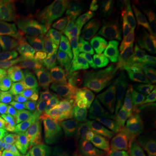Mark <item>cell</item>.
<instances>
[{
  "mask_svg": "<svg viewBox=\"0 0 156 156\" xmlns=\"http://www.w3.org/2000/svg\"><path fill=\"white\" fill-rule=\"evenodd\" d=\"M31 42L39 61L60 72L88 70L95 62L89 50L69 38L63 30L51 33L34 32Z\"/></svg>",
  "mask_w": 156,
  "mask_h": 156,
  "instance_id": "obj_2",
  "label": "cell"
},
{
  "mask_svg": "<svg viewBox=\"0 0 156 156\" xmlns=\"http://www.w3.org/2000/svg\"><path fill=\"white\" fill-rule=\"evenodd\" d=\"M44 63L36 61L29 47H21L0 40V71H18L33 79Z\"/></svg>",
  "mask_w": 156,
  "mask_h": 156,
  "instance_id": "obj_5",
  "label": "cell"
},
{
  "mask_svg": "<svg viewBox=\"0 0 156 156\" xmlns=\"http://www.w3.org/2000/svg\"><path fill=\"white\" fill-rule=\"evenodd\" d=\"M37 131L42 137H56L69 140L87 135L84 122L74 121L68 117L50 120L39 125Z\"/></svg>",
  "mask_w": 156,
  "mask_h": 156,
  "instance_id": "obj_9",
  "label": "cell"
},
{
  "mask_svg": "<svg viewBox=\"0 0 156 156\" xmlns=\"http://www.w3.org/2000/svg\"><path fill=\"white\" fill-rule=\"evenodd\" d=\"M37 108L32 101H23L0 105V122H17L33 116Z\"/></svg>",
  "mask_w": 156,
  "mask_h": 156,
  "instance_id": "obj_18",
  "label": "cell"
},
{
  "mask_svg": "<svg viewBox=\"0 0 156 156\" xmlns=\"http://www.w3.org/2000/svg\"><path fill=\"white\" fill-rule=\"evenodd\" d=\"M36 92L31 78L12 71H0V93L5 101L17 102L26 99Z\"/></svg>",
  "mask_w": 156,
  "mask_h": 156,
  "instance_id": "obj_8",
  "label": "cell"
},
{
  "mask_svg": "<svg viewBox=\"0 0 156 156\" xmlns=\"http://www.w3.org/2000/svg\"><path fill=\"white\" fill-rule=\"evenodd\" d=\"M75 156H102L100 144L88 135L69 140Z\"/></svg>",
  "mask_w": 156,
  "mask_h": 156,
  "instance_id": "obj_21",
  "label": "cell"
},
{
  "mask_svg": "<svg viewBox=\"0 0 156 156\" xmlns=\"http://www.w3.org/2000/svg\"><path fill=\"white\" fill-rule=\"evenodd\" d=\"M134 44L135 36L134 32L127 34L108 45L104 50V54L117 61L122 62L124 64L131 55Z\"/></svg>",
  "mask_w": 156,
  "mask_h": 156,
  "instance_id": "obj_19",
  "label": "cell"
},
{
  "mask_svg": "<svg viewBox=\"0 0 156 156\" xmlns=\"http://www.w3.org/2000/svg\"><path fill=\"white\" fill-rule=\"evenodd\" d=\"M48 155L47 156H73L67 147L61 141L56 139L50 140L47 143Z\"/></svg>",
  "mask_w": 156,
  "mask_h": 156,
  "instance_id": "obj_26",
  "label": "cell"
},
{
  "mask_svg": "<svg viewBox=\"0 0 156 156\" xmlns=\"http://www.w3.org/2000/svg\"><path fill=\"white\" fill-rule=\"evenodd\" d=\"M19 156H47L48 147L37 131L25 132L13 141Z\"/></svg>",
  "mask_w": 156,
  "mask_h": 156,
  "instance_id": "obj_14",
  "label": "cell"
},
{
  "mask_svg": "<svg viewBox=\"0 0 156 156\" xmlns=\"http://www.w3.org/2000/svg\"><path fill=\"white\" fill-rule=\"evenodd\" d=\"M139 5L134 0H111L78 23L73 34L96 60L106 43L124 32Z\"/></svg>",
  "mask_w": 156,
  "mask_h": 156,
  "instance_id": "obj_1",
  "label": "cell"
},
{
  "mask_svg": "<svg viewBox=\"0 0 156 156\" xmlns=\"http://www.w3.org/2000/svg\"><path fill=\"white\" fill-rule=\"evenodd\" d=\"M11 149H14L13 140L0 136V150H11Z\"/></svg>",
  "mask_w": 156,
  "mask_h": 156,
  "instance_id": "obj_28",
  "label": "cell"
},
{
  "mask_svg": "<svg viewBox=\"0 0 156 156\" xmlns=\"http://www.w3.org/2000/svg\"><path fill=\"white\" fill-rule=\"evenodd\" d=\"M134 156H156V143H148L140 147L134 152Z\"/></svg>",
  "mask_w": 156,
  "mask_h": 156,
  "instance_id": "obj_27",
  "label": "cell"
},
{
  "mask_svg": "<svg viewBox=\"0 0 156 156\" xmlns=\"http://www.w3.org/2000/svg\"><path fill=\"white\" fill-rule=\"evenodd\" d=\"M114 105L115 100L112 101L104 109L98 113H95V115L84 122L87 133L91 134L92 138L101 140L113 132L115 128L113 122Z\"/></svg>",
  "mask_w": 156,
  "mask_h": 156,
  "instance_id": "obj_13",
  "label": "cell"
},
{
  "mask_svg": "<svg viewBox=\"0 0 156 156\" xmlns=\"http://www.w3.org/2000/svg\"><path fill=\"white\" fill-rule=\"evenodd\" d=\"M118 100L134 108L141 118L146 115V108L139 83L133 73L123 69L118 94Z\"/></svg>",
  "mask_w": 156,
  "mask_h": 156,
  "instance_id": "obj_10",
  "label": "cell"
},
{
  "mask_svg": "<svg viewBox=\"0 0 156 156\" xmlns=\"http://www.w3.org/2000/svg\"><path fill=\"white\" fill-rule=\"evenodd\" d=\"M123 65V63H118L108 57L101 56L96 62L91 73L98 76L106 85L116 92L119 88Z\"/></svg>",
  "mask_w": 156,
  "mask_h": 156,
  "instance_id": "obj_15",
  "label": "cell"
},
{
  "mask_svg": "<svg viewBox=\"0 0 156 156\" xmlns=\"http://www.w3.org/2000/svg\"><path fill=\"white\" fill-rule=\"evenodd\" d=\"M50 76L70 102H88V70L73 73L53 70Z\"/></svg>",
  "mask_w": 156,
  "mask_h": 156,
  "instance_id": "obj_7",
  "label": "cell"
},
{
  "mask_svg": "<svg viewBox=\"0 0 156 156\" xmlns=\"http://www.w3.org/2000/svg\"><path fill=\"white\" fill-rule=\"evenodd\" d=\"M149 48L150 41L135 36V44L134 49L132 50L130 56L128 57V61L124 63V65H126L133 72V70L139 65L140 62L142 61L144 56L147 55Z\"/></svg>",
  "mask_w": 156,
  "mask_h": 156,
  "instance_id": "obj_22",
  "label": "cell"
},
{
  "mask_svg": "<svg viewBox=\"0 0 156 156\" xmlns=\"http://www.w3.org/2000/svg\"><path fill=\"white\" fill-rule=\"evenodd\" d=\"M11 150H12V149H11ZM9 151L11 150H0V156H5Z\"/></svg>",
  "mask_w": 156,
  "mask_h": 156,
  "instance_id": "obj_31",
  "label": "cell"
},
{
  "mask_svg": "<svg viewBox=\"0 0 156 156\" xmlns=\"http://www.w3.org/2000/svg\"><path fill=\"white\" fill-rule=\"evenodd\" d=\"M50 120L52 119L42 112L25 120L17 122H0V136L11 140L17 138L23 133L30 131V129L49 122Z\"/></svg>",
  "mask_w": 156,
  "mask_h": 156,
  "instance_id": "obj_16",
  "label": "cell"
},
{
  "mask_svg": "<svg viewBox=\"0 0 156 156\" xmlns=\"http://www.w3.org/2000/svg\"><path fill=\"white\" fill-rule=\"evenodd\" d=\"M116 92L110 89L98 76L89 73L88 76V103L95 108L98 113L104 109L112 101L115 100Z\"/></svg>",
  "mask_w": 156,
  "mask_h": 156,
  "instance_id": "obj_12",
  "label": "cell"
},
{
  "mask_svg": "<svg viewBox=\"0 0 156 156\" xmlns=\"http://www.w3.org/2000/svg\"><path fill=\"white\" fill-rule=\"evenodd\" d=\"M102 156H134L131 143L122 133L112 132L101 140Z\"/></svg>",
  "mask_w": 156,
  "mask_h": 156,
  "instance_id": "obj_17",
  "label": "cell"
},
{
  "mask_svg": "<svg viewBox=\"0 0 156 156\" xmlns=\"http://www.w3.org/2000/svg\"><path fill=\"white\" fill-rule=\"evenodd\" d=\"M36 84L34 100L44 114L50 119H62L68 116L70 101L56 87L45 66L32 79Z\"/></svg>",
  "mask_w": 156,
  "mask_h": 156,
  "instance_id": "obj_4",
  "label": "cell"
},
{
  "mask_svg": "<svg viewBox=\"0 0 156 156\" xmlns=\"http://www.w3.org/2000/svg\"><path fill=\"white\" fill-rule=\"evenodd\" d=\"M28 1H0V39L24 44L34 34Z\"/></svg>",
  "mask_w": 156,
  "mask_h": 156,
  "instance_id": "obj_3",
  "label": "cell"
},
{
  "mask_svg": "<svg viewBox=\"0 0 156 156\" xmlns=\"http://www.w3.org/2000/svg\"><path fill=\"white\" fill-rule=\"evenodd\" d=\"M131 28L135 36L150 41L156 34V2L139 5Z\"/></svg>",
  "mask_w": 156,
  "mask_h": 156,
  "instance_id": "obj_11",
  "label": "cell"
},
{
  "mask_svg": "<svg viewBox=\"0 0 156 156\" xmlns=\"http://www.w3.org/2000/svg\"><path fill=\"white\" fill-rule=\"evenodd\" d=\"M150 46L153 48V49H154V50H156V36L154 37V38L153 39V41L151 42Z\"/></svg>",
  "mask_w": 156,
  "mask_h": 156,
  "instance_id": "obj_30",
  "label": "cell"
},
{
  "mask_svg": "<svg viewBox=\"0 0 156 156\" xmlns=\"http://www.w3.org/2000/svg\"><path fill=\"white\" fill-rule=\"evenodd\" d=\"M5 156H19V155H18V154H17V152L15 151V149H12V150L9 151V152H8Z\"/></svg>",
  "mask_w": 156,
  "mask_h": 156,
  "instance_id": "obj_29",
  "label": "cell"
},
{
  "mask_svg": "<svg viewBox=\"0 0 156 156\" xmlns=\"http://www.w3.org/2000/svg\"><path fill=\"white\" fill-rule=\"evenodd\" d=\"M94 114V108L88 102H76L69 108L68 118L77 121L85 122Z\"/></svg>",
  "mask_w": 156,
  "mask_h": 156,
  "instance_id": "obj_24",
  "label": "cell"
},
{
  "mask_svg": "<svg viewBox=\"0 0 156 156\" xmlns=\"http://www.w3.org/2000/svg\"><path fill=\"white\" fill-rule=\"evenodd\" d=\"M154 141H156V115L151 119L145 120V122H143L142 134L140 140L138 148L146 144L153 143Z\"/></svg>",
  "mask_w": 156,
  "mask_h": 156,
  "instance_id": "obj_25",
  "label": "cell"
},
{
  "mask_svg": "<svg viewBox=\"0 0 156 156\" xmlns=\"http://www.w3.org/2000/svg\"><path fill=\"white\" fill-rule=\"evenodd\" d=\"M113 117L122 134L128 136L134 154L139 147L143 128V118L140 116L134 108L119 100L114 105Z\"/></svg>",
  "mask_w": 156,
  "mask_h": 156,
  "instance_id": "obj_6",
  "label": "cell"
},
{
  "mask_svg": "<svg viewBox=\"0 0 156 156\" xmlns=\"http://www.w3.org/2000/svg\"><path fill=\"white\" fill-rule=\"evenodd\" d=\"M2 103V96H1V94H0V104Z\"/></svg>",
  "mask_w": 156,
  "mask_h": 156,
  "instance_id": "obj_32",
  "label": "cell"
},
{
  "mask_svg": "<svg viewBox=\"0 0 156 156\" xmlns=\"http://www.w3.org/2000/svg\"><path fill=\"white\" fill-rule=\"evenodd\" d=\"M140 84V91L144 97V105L147 109L146 120L156 115V77L149 75L136 76Z\"/></svg>",
  "mask_w": 156,
  "mask_h": 156,
  "instance_id": "obj_20",
  "label": "cell"
},
{
  "mask_svg": "<svg viewBox=\"0 0 156 156\" xmlns=\"http://www.w3.org/2000/svg\"><path fill=\"white\" fill-rule=\"evenodd\" d=\"M133 72L139 76L141 75H149L156 77V50L150 46L147 55L142 61L133 70Z\"/></svg>",
  "mask_w": 156,
  "mask_h": 156,
  "instance_id": "obj_23",
  "label": "cell"
}]
</instances>
